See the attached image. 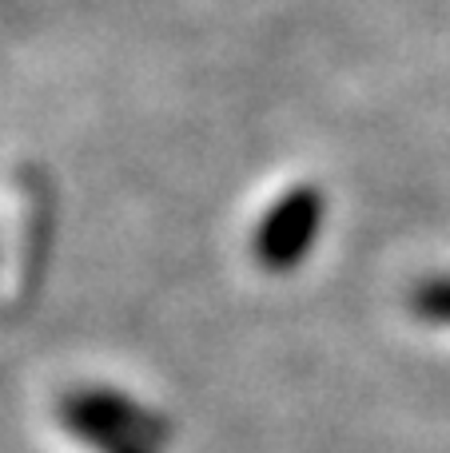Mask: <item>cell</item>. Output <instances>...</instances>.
Returning <instances> with one entry per match:
<instances>
[{
  "label": "cell",
  "mask_w": 450,
  "mask_h": 453,
  "mask_svg": "<svg viewBox=\"0 0 450 453\" xmlns=\"http://www.w3.org/2000/svg\"><path fill=\"white\" fill-rule=\"evenodd\" d=\"M323 196L315 188H295L268 207L255 226V258L263 271H291L311 255L323 226Z\"/></svg>",
  "instance_id": "7a4b0ae2"
},
{
  "label": "cell",
  "mask_w": 450,
  "mask_h": 453,
  "mask_svg": "<svg viewBox=\"0 0 450 453\" xmlns=\"http://www.w3.org/2000/svg\"><path fill=\"white\" fill-rule=\"evenodd\" d=\"M64 422L100 453H156L159 422L132 398L112 390H80L64 398Z\"/></svg>",
  "instance_id": "6da1fadb"
}]
</instances>
